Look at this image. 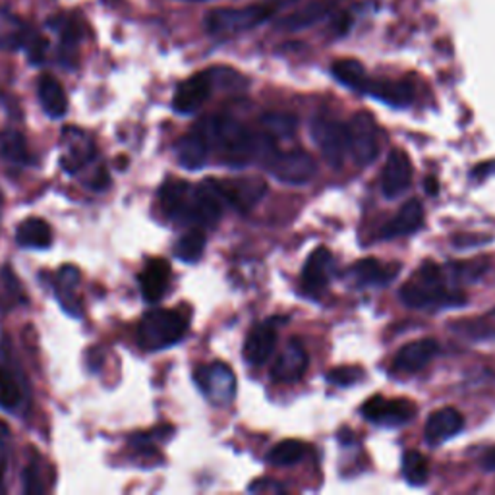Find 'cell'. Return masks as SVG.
<instances>
[{"label":"cell","mask_w":495,"mask_h":495,"mask_svg":"<svg viewBox=\"0 0 495 495\" xmlns=\"http://www.w3.org/2000/svg\"><path fill=\"white\" fill-rule=\"evenodd\" d=\"M362 414L368 418L369 422H374L378 426H387V428H395L407 424L412 420V416L416 414V409L410 400L407 399H385L381 395L371 397L364 402Z\"/></svg>","instance_id":"cell-9"},{"label":"cell","mask_w":495,"mask_h":495,"mask_svg":"<svg viewBox=\"0 0 495 495\" xmlns=\"http://www.w3.org/2000/svg\"><path fill=\"white\" fill-rule=\"evenodd\" d=\"M308 369V352L300 340L292 338L285 350L277 356L271 368V378L277 383H294L304 378Z\"/></svg>","instance_id":"cell-15"},{"label":"cell","mask_w":495,"mask_h":495,"mask_svg":"<svg viewBox=\"0 0 495 495\" xmlns=\"http://www.w3.org/2000/svg\"><path fill=\"white\" fill-rule=\"evenodd\" d=\"M424 225V207L418 199H409L399 209L393 219L379 230V238L391 240L399 237H409Z\"/></svg>","instance_id":"cell-21"},{"label":"cell","mask_w":495,"mask_h":495,"mask_svg":"<svg viewBox=\"0 0 495 495\" xmlns=\"http://www.w3.org/2000/svg\"><path fill=\"white\" fill-rule=\"evenodd\" d=\"M439 352V347L433 338H418L414 343L402 347L397 356L393 368L402 374H416L422 368H426Z\"/></svg>","instance_id":"cell-18"},{"label":"cell","mask_w":495,"mask_h":495,"mask_svg":"<svg viewBox=\"0 0 495 495\" xmlns=\"http://www.w3.org/2000/svg\"><path fill=\"white\" fill-rule=\"evenodd\" d=\"M493 314H495V309H493Z\"/></svg>","instance_id":"cell-46"},{"label":"cell","mask_w":495,"mask_h":495,"mask_svg":"<svg viewBox=\"0 0 495 495\" xmlns=\"http://www.w3.org/2000/svg\"><path fill=\"white\" fill-rule=\"evenodd\" d=\"M304 443H300L298 439H285L271 449L268 462L273 464V467H292V464H297L304 457Z\"/></svg>","instance_id":"cell-35"},{"label":"cell","mask_w":495,"mask_h":495,"mask_svg":"<svg viewBox=\"0 0 495 495\" xmlns=\"http://www.w3.org/2000/svg\"><path fill=\"white\" fill-rule=\"evenodd\" d=\"M352 20H350V15L349 14H338L337 15V18H335V22H333V27H335V31H337V35H345L347 34V31L350 29V24Z\"/></svg>","instance_id":"cell-40"},{"label":"cell","mask_w":495,"mask_h":495,"mask_svg":"<svg viewBox=\"0 0 495 495\" xmlns=\"http://www.w3.org/2000/svg\"><path fill=\"white\" fill-rule=\"evenodd\" d=\"M402 476L414 488L426 486L429 478V467L424 455L418 451H407L405 457H402Z\"/></svg>","instance_id":"cell-34"},{"label":"cell","mask_w":495,"mask_h":495,"mask_svg":"<svg viewBox=\"0 0 495 495\" xmlns=\"http://www.w3.org/2000/svg\"><path fill=\"white\" fill-rule=\"evenodd\" d=\"M277 347V321L268 319L248 333L244 343V359L252 366L266 364Z\"/></svg>","instance_id":"cell-16"},{"label":"cell","mask_w":495,"mask_h":495,"mask_svg":"<svg viewBox=\"0 0 495 495\" xmlns=\"http://www.w3.org/2000/svg\"><path fill=\"white\" fill-rule=\"evenodd\" d=\"M349 153L359 167H368L379 153V130L376 120L368 113H356L347 124Z\"/></svg>","instance_id":"cell-5"},{"label":"cell","mask_w":495,"mask_h":495,"mask_svg":"<svg viewBox=\"0 0 495 495\" xmlns=\"http://www.w3.org/2000/svg\"><path fill=\"white\" fill-rule=\"evenodd\" d=\"M281 6L283 5L278 0H273V3H261L244 8H217L206 15V31L213 37L238 35L268 22Z\"/></svg>","instance_id":"cell-2"},{"label":"cell","mask_w":495,"mask_h":495,"mask_svg":"<svg viewBox=\"0 0 495 495\" xmlns=\"http://www.w3.org/2000/svg\"><path fill=\"white\" fill-rule=\"evenodd\" d=\"M312 137L321 155L331 167L338 168L349 155L347 124L331 118H318L312 122Z\"/></svg>","instance_id":"cell-6"},{"label":"cell","mask_w":495,"mask_h":495,"mask_svg":"<svg viewBox=\"0 0 495 495\" xmlns=\"http://www.w3.org/2000/svg\"><path fill=\"white\" fill-rule=\"evenodd\" d=\"M184 3H211V0H184Z\"/></svg>","instance_id":"cell-45"},{"label":"cell","mask_w":495,"mask_h":495,"mask_svg":"<svg viewBox=\"0 0 495 495\" xmlns=\"http://www.w3.org/2000/svg\"><path fill=\"white\" fill-rule=\"evenodd\" d=\"M209 151L211 149L204 134L194 128L190 134L180 137V142L177 144V159L184 168L197 170L201 167H206L209 159Z\"/></svg>","instance_id":"cell-24"},{"label":"cell","mask_w":495,"mask_h":495,"mask_svg":"<svg viewBox=\"0 0 495 495\" xmlns=\"http://www.w3.org/2000/svg\"><path fill=\"white\" fill-rule=\"evenodd\" d=\"M39 103L46 116L62 118L68 113V97L62 84L51 74H43L37 82Z\"/></svg>","instance_id":"cell-23"},{"label":"cell","mask_w":495,"mask_h":495,"mask_svg":"<svg viewBox=\"0 0 495 495\" xmlns=\"http://www.w3.org/2000/svg\"><path fill=\"white\" fill-rule=\"evenodd\" d=\"M217 182H219V190L225 197V204L242 213H248L254 206H258V201L268 192V184L254 177Z\"/></svg>","instance_id":"cell-10"},{"label":"cell","mask_w":495,"mask_h":495,"mask_svg":"<svg viewBox=\"0 0 495 495\" xmlns=\"http://www.w3.org/2000/svg\"><path fill=\"white\" fill-rule=\"evenodd\" d=\"M49 25L60 35V49L66 56L77 49V43L82 39L80 24H77L72 15L58 14L49 20Z\"/></svg>","instance_id":"cell-32"},{"label":"cell","mask_w":495,"mask_h":495,"mask_svg":"<svg viewBox=\"0 0 495 495\" xmlns=\"http://www.w3.org/2000/svg\"><path fill=\"white\" fill-rule=\"evenodd\" d=\"M366 96L374 97L389 106H409L414 101V87L409 82H395V80H371L368 77L364 91Z\"/></svg>","instance_id":"cell-22"},{"label":"cell","mask_w":495,"mask_h":495,"mask_svg":"<svg viewBox=\"0 0 495 495\" xmlns=\"http://www.w3.org/2000/svg\"><path fill=\"white\" fill-rule=\"evenodd\" d=\"M15 240L22 248H34V250H45L53 244V230L49 223L39 217H29L15 228Z\"/></svg>","instance_id":"cell-28"},{"label":"cell","mask_w":495,"mask_h":495,"mask_svg":"<svg viewBox=\"0 0 495 495\" xmlns=\"http://www.w3.org/2000/svg\"><path fill=\"white\" fill-rule=\"evenodd\" d=\"M482 467L490 472L495 470V449H491V451L482 459Z\"/></svg>","instance_id":"cell-42"},{"label":"cell","mask_w":495,"mask_h":495,"mask_svg":"<svg viewBox=\"0 0 495 495\" xmlns=\"http://www.w3.org/2000/svg\"><path fill=\"white\" fill-rule=\"evenodd\" d=\"M331 12H333L331 0H316V3H309L300 10L285 15V18L278 22V27L285 31H302L319 24L321 20L328 18Z\"/></svg>","instance_id":"cell-27"},{"label":"cell","mask_w":495,"mask_h":495,"mask_svg":"<svg viewBox=\"0 0 495 495\" xmlns=\"http://www.w3.org/2000/svg\"><path fill=\"white\" fill-rule=\"evenodd\" d=\"M196 383L199 391L215 407H227L237 397V378L230 366L211 362L196 369Z\"/></svg>","instance_id":"cell-4"},{"label":"cell","mask_w":495,"mask_h":495,"mask_svg":"<svg viewBox=\"0 0 495 495\" xmlns=\"http://www.w3.org/2000/svg\"><path fill=\"white\" fill-rule=\"evenodd\" d=\"M77 283H80V271H77L74 266H65L56 278H55V294L62 306V309L68 316L80 318L82 316V304L77 300L76 292H77Z\"/></svg>","instance_id":"cell-26"},{"label":"cell","mask_w":495,"mask_h":495,"mask_svg":"<svg viewBox=\"0 0 495 495\" xmlns=\"http://www.w3.org/2000/svg\"><path fill=\"white\" fill-rule=\"evenodd\" d=\"M269 173L285 184L292 186H302L309 182L316 175V161L312 155L306 151H288V153H278L275 151L273 157L266 163Z\"/></svg>","instance_id":"cell-7"},{"label":"cell","mask_w":495,"mask_h":495,"mask_svg":"<svg viewBox=\"0 0 495 495\" xmlns=\"http://www.w3.org/2000/svg\"><path fill=\"white\" fill-rule=\"evenodd\" d=\"M225 206L227 204L219 190V182L213 178L204 180L201 184L194 186L192 190L190 223L199 227H213L219 223Z\"/></svg>","instance_id":"cell-8"},{"label":"cell","mask_w":495,"mask_h":495,"mask_svg":"<svg viewBox=\"0 0 495 495\" xmlns=\"http://www.w3.org/2000/svg\"><path fill=\"white\" fill-rule=\"evenodd\" d=\"M453 271L455 278H464V281H476V278L486 271V263H472V261H462L457 263V266L449 268Z\"/></svg>","instance_id":"cell-38"},{"label":"cell","mask_w":495,"mask_h":495,"mask_svg":"<svg viewBox=\"0 0 495 495\" xmlns=\"http://www.w3.org/2000/svg\"><path fill=\"white\" fill-rule=\"evenodd\" d=\"M194 186L184 180H168L159 192L161 207L168 219L177 223H190Z\"/></svg>","instance_id":"cell-14"},{"label":"cell","mask_w":495,"mask_h":495,"mask_svg":"<svg viewBox=\"0 0 495 495\" xmlns=\"http://www.w3.org/2000/svg\"><path fill=\"white\" fill-rule=\"evenodd\" d=\"M333 275V256L328 248H316L306 259V266L302 269V288L306 294L319 297V294L328 288Z\"/></svg>","instance_id":"cell-12"},{"label":"cell","mask_w":495,"mask_h":495,"mask_svg":"<svg viewBox=\"0 0 495 495\" xmlns=\"http://www.w3.org/2000/svg\"><path fill=\"white\" fill-rule=\"evenodd\" d=\"M206 252V232L201 228H192L180 237L175 246V254L184 263H196Z\"/></svg>","instance_id":"cell-33"},{"label":"cell","mask_w":495,"mask_h":495,"mask_svg":"<svg viewBox=\"0 0 495 495\" xmlns=\"http://www.w3.org/2000/svg\"><path fill=\"white\" fill-rule=\"evenodd\" d=\"M412 180V165L402 149H393L381 173V192L385 197H397L405 192Z\"/></svg>","instance_id":"cell-13"},{"label":"cell","mask_w":495,"mask_h":495,"mask_svg":"<svg viewBox=\"0 0 495 495\" xmlns=\"http://www.w3.org/2000/svg\"><path fill=\"white\" fill-rule=\"evenodd\" d=\"M62 139H65V155H62L60 165L68 175H76L96 157V146L82 130L66 128Z\"/></svg>","instance_id":"cell-17"},{"label":"cell","mask_w":495,"mask_h":495,"mask_svg":"<svg viewBox=\"0 0 495 495\" xmlns=\"http://www.w3.org/2000/svg\"><path fill=\"white\" fill-rule=\"evenodd\" d=\"M399 271H400L399 263H393L391 266V263H383L379 259L368 258L356 263L349 275L356 287H385L387 283L393 281Z\"/></svg>","instance_id":"cell-20"},{"label":"cell","mask_w":495,"mask_h":495,"mask_svg":"<svg viewBox=\"0 0 495 495\" xmlns=\"http://www.w3.org/2000/svg\"><path fill=\"white\" fill-rule=\"evenodd\" d=\"M261 126L271 137H290L297 132L298 120L297 116L287 115V113H268L261 116Z\"/></svg>","instance_id":"cell-36"},{"label":"cell","mask_w":495,"mask_h":495,"mask_svg":"<svg viewBox=\"0 0 495 495\" xmlns=\"http://www.w3.org/2000/svg\"><path fill=\"white\" fill-rule=\"evenodd\" d=\"M25 400V389L10 369L0 368V407L15 412Z\"/></svg>","instance_id":"cell-31"},{"label":"cell","mask_w":495,"mask_h":495,"mask_svg":"<svg viewBox=\"0 0 495 495\" xmlns=\"http://www.w3.org/2000/svg\"><path fill=\"white\" fill-rule=\"evenodd\" d=\"M0 159L10 167H25L31 161L25 139L15 130L0 132Z\"/></svg>","instance_id":"cell-29"},{"label":"cell","mask_w":495,"mask_h":495,"mask_svg":"<svg viewBox=\"0 0 495 495\" xmlns=\"http://www.w3.org/2000/svg\"><path fill=\"white\" fill-rule=\"evenodd\" d=\"M331 72L337 77V82H340L343 86H347V87H350L354 91H359V93L364 91L366 82L369 77L366 68L360 65V62L352 60V58L337 60L335 65L331 66Z\"/></svg>","instance_id":"cell-30"},{"label":"cell","mask_w":495,"mask_h":495,"mask_svg":"<svg viewBox=\"0 0 495 495\" xmlns=\"http://www.w3.org/2000/svg\"><path fill=\"white\" fill-rule=\"evenodd\" d=\"M399 294L402 304L414 309L449 308L467 302L462 297V292L447 285L441 269L431 261L424 263V266L412 275L410 281L402 285Z\"/></svg>","instance_id":"cell-1"},{"label":"cell","mask_w":495,"mask_h":495,"mask_svg":"<svg viewBox=\"0 0 495 495\" xmlns=\"http://www.w3.org/2000/svg\"><path fill=\"white\" fill-rule=\"evenodd\" d=\"M328 379L338 387H350L362 379L360 368H335L329 371Z\"/></svg>","instance_id":"cell-37"},{"label":"cell","mask_w":495,"mask_h":495,"mask_svg":"<svg viewBox=\"0 0 495 495\" xmlns=\"http://www.w3.org/2000/svg\"><path fill=\"white\" fill-rule=\"evenodd\" d=\"M188 331V319L178 309H151L139 321L137 338L146 350H163L177 345Z\"/></svg>","instance_id":"cell-3"},{"label":"cell","mask_w":495,"mask_h":495,"mask_svg":"<svg viewBox=\"0 0 495 495\" xmlns=\"http://www.w3.org/2000/svg\"><path fill=\"white\" fill-rule=\"evenodd\" d=\"M0 491H5V469L0 467Z\"/></svg>","instance_id":"cell-44"},{"label":"cell","mask_w":495,"mask_h":495,"mask_svg":"<svg viewBox=\"0 0 495 495\" xmlns=\"http://www.w3.org/2000/svg\"><path fill=\"white\" fill-rule=\"evenodd\" d=\"M474 178L476 180H484V178H488V177H491V175H495V161H490V163H482V165H478L476 168H474Z\"/></svg>","instance_id":"cell-41"},{"label":"cell","mask_w":495,"mask_h":495,"mask_svg":"<svg viewBox=\"0 0 495 495\" xmlns=\"http://www.w3.org/2000/svg\"><path fill=\"white\" fill-rule=\"evenodd\" d=\"M424 190L428 192V194H431V196H436L438 194V180L436 178H428L426 182H424Z\"/></svg>","instance_id":"cell-43"},{"label":"cell","mask_w":495,"mask_h":495,"mask_svg":"<svg viewBox=\"0 0 495 495\" xmlns=\"http://www.w3.org/2000/svg\"><path fill=\"white\" fill-rule=\"evenodd\" d=\"M213 91V77L211 72L194 74L188 80H184L173 97V108L178 115H192L201 108Z\"/></svg>","instance_id":"cell-11"},{"label":"cell","mask_w":495,"mask_h":495,"mask_svg":"<svg viewBox=\"0 0 495 495\" xmlns=\"http://www.w3.org/2000/svg\"><path fill=\"white\" fill-rule=\"evenodd\" d=\"M170 281V266L165 259H151L144 271L139 273V288L147 302H157L163 298Z\"/></svg>","instance_id":"cell-25"},{"label":"cell","mask_w":495,"mask_h":495,"mask_svg":"<svg viewBox=\"0 0 495 495\" xmlns=\"http://www.w3.org/2000/svg\"><path fill=\"white\" fill-rule=\"evenodd\" d=\"M462 428H464L462 414L457 409L445 407L429 414L424 428V438L428 445H441L451 438L459 436Z\"/></svg>","instance_id":"cell-19"},{"label":"cell","mask_w":495,"mask_h":495,"mask_svg":"<svg viewBox=\"0 0 495 495\" xmlns=\"http://www.w3.org/2000/svg\"><path fill=\"white\" fill-rule=\"evenodd\" d=\"M250 491H285V488L281 484H275L271 482V480H258V482H254L250 488H248Z\"/></svg>","instance_id":"cell-39"}]
</instances>
